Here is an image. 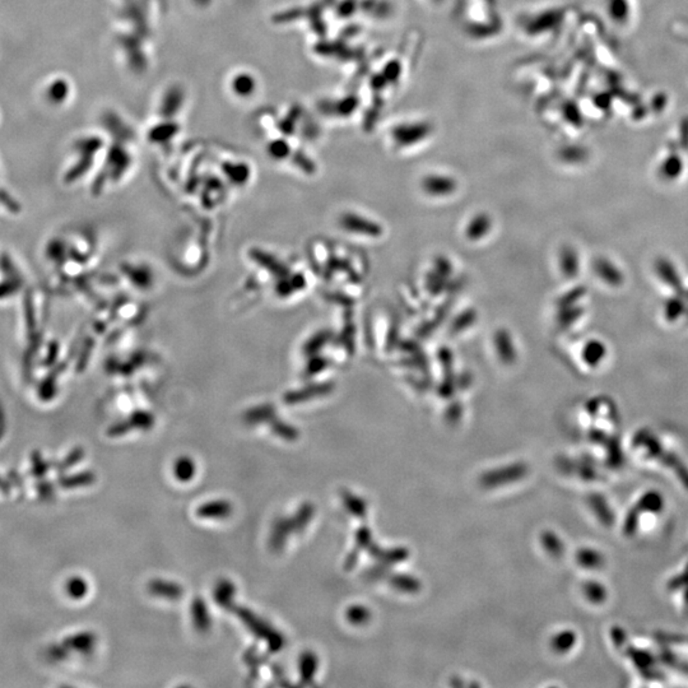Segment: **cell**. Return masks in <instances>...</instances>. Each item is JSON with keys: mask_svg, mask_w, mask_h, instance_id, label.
<instances>
[{"mask_svg": "<svg viewBox=\"0 0 688 688\" xmlns=\"http://www.w3.org/2000/svg\"><path fill=\"white\" fill-rule=\"evenodd\" d=\"M233 506L227 500L209 501L197 509V516L200 519H215L224 520L233 514Z\"/></svg>", "mask_w": 688, "mask_h": 688, "instance_id": "obj_3", "label": "cell"}, {"mask_svg": "<svg viewBox=\"0 0 688 688\" xmlns=\"http://www.w3.org/2000/svg\"><path fill=\"white\" fill-rule=\"evenodd\" d=\"M191 616L194 627L198 632L206 633L212 626L210 614L208 612L207 605L202 598L197 597L191 603Z\"/></svg>", "mask_w": 688, "mask_h": 688, "instance_id": "obj_6", "label": "cell"}, {"mask_svg": "<svg viewBox=\"0 0 688 688\" xmlns=\"http://www.w3.org/2000/svg\"><path fill=\"white\" fill-rule=\"evenodd\" d=\"M230 611L233 612V613H236V616L240 618L241 621L244 622V625L257 638H262V640L266 641L268 651L271 654H275V653H278V651L282 650L283 645H284V638H283L282 633H279L278 631L273 630L268 623H266L263 620H260L257 614L253 613L250 609L245 608V607L236 605H233Z\"/></svg>", "mask_w": 688, "mask_h": 688, "instance_id": "obj_1", "label": "cell"}, {"mask_svg": "<svg viewBox=\"0 0 688 688\" xmlns=\"http://www.w3.org/2000/svg\"><path fill=\"white\" fill-rule=\"evenodd\" d=\"M68 590H69V594L73 598H83L84 594L88 590V587L82 579H73L69 582Z\"/></svg>", "mask_w": 688, "mask_h": 688, "instance_id": "obj_16", "label": "cell"}, {"mask_svg": "<svg viewBox=\"0 0 688 688\" xmlns=\"http://www.w3.org/2000/svg\"><path fill=\"white\" fill-rule=\"evenodd\" d=\"M343 226L351 233L365 236H379L382 233V227L379 224L357 215H346L343 218Z\"/></svg>", "mask_w": 688, "mask_h": 688, "instance_id": "obj_4", "label": "cell"}, {"mask_svg": "<svg viewBox=\"0 0 688 688\" xmlns=\"http://www.w3.org/2000/svg\"><path fill=\"white\" fill-rule=\"evenodd\" d=\"M317 660L315 655L313 653H305L299 659V676L301 680L304 683H308L313 680V677L315 674Z\"/></svg>", "mask_w": 688, "mask_h": 688, "instance_id": "obj_11", "label": "cell"}, {"mask_svg": "<svg viewBox=\"0 0 688 688\" xmlns=\"http://www.w3.org/2000/svg\"><path fill=\"white\" fill-rule=\"evenodd\" d=\"M274 418L273 409L271 406H263V408H257L255 411L250 412L246 415V420L248 422L250 423H257V422H266V421H272Z\"/></svg>", "mask_w": 688, "mask_h": 688, "instance_id": "obj_14", "label": "cell"}, {"mask_svg": "<svg viewBox=\"0 0 688 688\" xmlns=\"http://www.w3.org/2000/svg\"><path fill=\"white\" fill-rule=\"evenodd\" d=\"M272 429H273V432L277 436H279V438H282L284 440H288V441L296 440L297 439V436H299V433H297V431L292 426L279 422V421L272 423Z\"/></svg>", "mask_w": 688, "mask_h": 688, "instance_id": "obj_15", "label": "cell"}, {"mask_svg": "<svg viewBox=\"0 0 688 688\" xmlns=\"http://www.w3.org/2000/svg\"><path fill=\"white\" fill-rule=\"evenodd\" d=\"M295 531H299L295 518H278V519H275L273 522L272 534H271V540H269L271 549L273 552H281L286 544V540L288 538V535Z\"/></svg>", "mask_w": 688, "mask_h": 688, "instance_id": "obj_2", "label": "cell"}, {"mask_svg": "<svg viewBox=\"0 0 688 688\" xmlns=\"http://www.w3.org/2000/svg\"><path fill=\"white\" fill-rule=\"evenodd\" d=\"M489 230H491L489 217L486 216V215H480V216L473 218L472 222L468 224L466 236L472 240H480L489 233Z\"/></svg>", "mask_w": 688, "mask_h": 688, "instance_id": "obj_10", "label": "cell"}, {"mask_svg": "<svg viewBox=\"0 0 688 688\" xmlns=\"http://www.w3.org/2000/svg\"><path fill=\"white\" fill-rule=\"evenodd\" d=\"M197 466L189 456L179 458L174 464V475L177 481L189 482L194 478Z\"/></svg>", "mask_w": 688, "mask_h": 688, "instance_id": "obj_8", "label": "cell"}, {"mask_svg": "<svg viewBox=\"0 0 688 688\" xmlns=\"http://www.w3.org/2000/svg\"><path fill=\"white\" fill-rule=\"evenodd\" d=\"M148 590L152 596L164 598L167 600H179L184 596V589L180 584L161 579L150 581L148 584Z\"/></svg>", "mask_w": 688, "mask_h": 688, "instance_id": "obj_5", "label": "cell"}, {"mask_svg": "<svg viewBox=\"0 0 688 688\" xmlns=\"http://www.w3.org/2000/svg\"><path fill=\"white\" fill-rule=\"evenodd\" d=\"M496 347H498V356L504 362L511 364L514 361V344H513V340L507 333L500 331L496 334Z\"/></svg>", "mask_w": 688, "mask_h": 688, "instance_id": "obj_9", "label": "cell"}, {"mask_svg": "<svg viewBox=\"0 0 688 688\" xmlns=\"http://www.w3.org/2000/svg\"><path fill=\"white\" fill-rule=\"evenodd\" d=\"M95 642H96L95 635L91 633V632H84V633H81L78 636L70 638L68 641V645H70L73 649H78L81 651L87 653V651H91L92 649H93Z\"/></svg>", "mask_w": 688, "mask_h": 688, "instance_id": "obj_12", "label": "cell"}, {"mask_svg": "<svg viewBox=\"0 0 688 688\" xmlns=\"http://www.w3.org/2000/svg\"><path fill=\"white\" fill-rule=\"evenodd\" d=\"M235 593H236V588H235V584L233 581L224 579L217 584L216 590H215V602L221 608L230 611L233 605Z\"/></svg>", "mask_w": 688, "mask_h": 688, "instance_id": "obj_7", "label": "cell"}, {"mask_svg": "<svg viewBox=\"0 0 688 688\" xmlns=\"http://www.w3.org/2000/svg\"><path fill=\"white\" fill-rule=\"evenodd\" d=\"M96 480L95 474L92 472H83L77 474L75 477H69L67 480L63 481V486L66 487H81V486H88L91 484Z\"/></svg>", "mask_w": 688, "mask_h": 688, "instance_id": "obj_13", "label": "cell"}]
</instances>
